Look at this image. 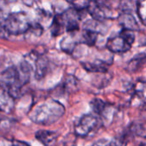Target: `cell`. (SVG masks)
Wrapping results in <instances>:
<instances>
[{"label":"cell","instance_id":"1","mask_svg":"<svg viewBox=\"0 0 146 146\" xmlns=\"http://www.w3.org/2000/svg\"><path fill=\"white\" fill-rule=\"evenodd\" d=\"M32 72L28 62H22L18 68L9 67L0 74V88L7 92L14 99L21 96V88L30 79Z\"/></svg>","mask_w":146,"mask_h":146},{"label":"cell","instance_id":"2","mask_svg":"<svg viewBox=\"0 0 146 146\" xmlns=\"http://www.w3.org/2000/svg\"><path fill=\"white\" fill-rule=\"evenodd\" d=\"M64 113V106L57 100L50 98L35 105L28 116L36 124L50 126L62 118Z\"/></svg>","mask_w":146,"mask_h":146},{"label":"cell","instance_id":"3","mask_svg":"<svg viewBox=\"0 0 146 146\" xmlns=\"http://www.w3.org/2000/svg\"><path fill=\"white\" fill-rule=\"evenodd\" d=\"M135 40V33L132 30L121 29V32L108 38L106 43L107 49L113 53H125L132 48Z\"/></svg>","mask_w":146,"mask_h":146},{"label":"cell","instance_id":"4","mask_svg":"<svg viewBox=\"0 0 146 146\" xmlns=\"http://www.w3.org/2000/svg\"><path fill=\"white\" fill-rule=\"evenodd\" d=\"M32 24L28 15L25 12H16L9 14L3 20V27L7 33L18 35L26 33Z\"/></svg>","mask_w":146,"mask_h":146},{"label":"cell","instance_id":"5","mask_svg":"<svg viewBox=\"0 0 146 146\" xmlns=\"http://www.w3.org/2000/svg\"><path fill=\"white\" fill-rule=\"evenodd\" d=\"M103 121L99 116L86 114L81 116L74 126V133L80 138H86L96 133L102 126Z\"/></svg>","mask_w":146,"mask_h":146},{"label":"cell","instance_id":"6","mask_svg":"<svg viewBox=\"0 0 146 146\" xmlns=\"http://www.w3.org/2000/svg\"><path fill=\"white\" fill-rule=\"evenodd\" d=\"M91 108L93 110L94 114L99 116L100 118H113V110L112 106L106 104L104 101L99 98H94L91 103Z\"/></svg>","mask_w":146,"mask_h":146},{"label":"cell","instance_id":"7","mask_svg":"<svg viewBox=\"0 0 146 146\" xmlns=\"http://www.w3.org/2000/svg\"><path fill=\"white\" fill-rule=\"evenodd\" d=\"M118 19L123 29L132 30L133 32L139 30V27L138 25L137 21L135 20L133 14L130 13L129 11L123 10L122 12H121L120 15H118Z\"/></svg>","mask_w":146,"mask_h":146},{"label":"cell","instance_id":"8","mask_svg":"<svg viewBox=\"0 0 146 146\" xmlns=\"http://www.w3.org/2000/svg\"><path fill=\"white\" fill-rule=\"evenodd\" d=\"M86 11L97 21H103L107 19V15L98 0H91L86 6Z\"/></svg>","mask_w":146,"mask_h":146},{"label":"cell","instance_id":"9","mask_svg":"<svg viewBox=\"0 0 146 146\" xmlns=\"http://www.w3.org/2000/svg\"><path fill=\"white\" fill-rule=\"evenodd\" d=\"M81 65L83 68L91 73H107L109 67L110 65V62H107L105 61L102 60H96L94 62H82Z\"/></svg>","mask_w":146,"mask_h":146},{"label":"cell","instance_id":"10","mask_svg":"<svg viewBox=\"0 0 146 146\" xmlns=\"http://www.w3.org/2000/svg\"><path fill=\"white\" fill-rule=\"evenodd\" d=\"M146 63V54L139 53L133 57L128 62L126 67V69L129 73H136L140 70Z\"/></svg>","mask_w":146,"mask_h":146},{"label":"cell","instance_id":"11","mask_svg":"<svg viewBox=\"0 0 146 146\" xmlns=\"http://www.w3.org/2000/svg\"><path fill=\"white\" fill-rule=\"evenodd\" d=\"M14 109V98L0 88V112L9 114Z\"/></svg>","mask_w":146,"mask_h":146},{"label":"cell","instance_id":"12","mask_svg":"<svg viewBox=\"0 0 146 146\" xmlns=\"http://www.w3.org/2000/svg\"><path fill=\"white\" fill-rule=\"evenodd\" d=\"M57 133L48 130H39L36 133V139L44 146H50L54 144L57 139Z\"/></svg>","mask_w":146,"mask_h":146},{"label":"cell","instance_id":"13","mask_svg":"<svg viewBox=\"0 0 146 146\" xmlns=\"http://www.w3.org/2000/svg\"><path fill=\"white\" fill-rule=\"evenodd\" d=\"M48 62L45 57L39 56L35 59V67L33 68L34 71V75L37 80H41L44 77L47 72Z\"/></svg>","mask_w":146,"mask_h":146},{"label":"cell","instance_id":"14","mask_svg":"<svg viewBox=\"0 0 146 146\" xmlns=\"http://www.w3.org/2000/svg\"><path fill=\"white\" fill-rule=\"evenodd\" d=\"M98 36V32L92 27H84L83 33H82V39L85 44H86L89 46H92L95 44L97 38Z\"/></svg>","mask_w":146,"mask_h":146},{"label":"cell","instance_id":"15","mask_svg":"<svg viewBox=\"0 0 146 146\" xmlns=\"http://www.w3.org/2000/svg\"><path fill=\"white\" fill-rule=\"evenodd\" d=\"M146 91V81L138 80L133 82L130 87V92L133 97H142Z\"/></svg>","mask_w":146,"mask_h":146},{"label":"cell","instance_id":"16","mask_svg":"<svg viewBox=\"0 0 146 146\" xmlns=\"http://www.w3.org/2000/svg\"><path fill=\"white\" fill-rule=\"evenodd\" d=\"M136 9L140 21L146 27V0H137Z\"/></svg>","mask_w":146,"mask_h":146},{"label":"cell","instance_id":"17","mask_svg":"<svg viewBox=\"0 0 146 146\" xmlns=\"http://www.w3.org/2000/svg\"><path fill=\"white\" fill-rule=\"evenodd\" d=\"M92 146H117L114 139H102L98 140L97 142H95Z\"/></svg>","mask_w":146,"mask_h":146},{"label":"cell","instance_id":"18","mask_svg":"<svg viewBox=\"0 0 146 146\" xmlns=\"http://www.w3.org/2000/svg\"><path fill=\"white\" fill-rule=\"evenodd\" d=\"M13 146H30V145H28L27 143H26L24 141L13 139Z\"/></svg>","mask_w":146,"mask_h":146},{"label":"cell","instance_id":"19","mask_svg":"<svg viewBox=\"0 0 146 146\" xmlns=\"http://www.w3.org/2000/svg\"><path fill=\"white\" fill-rule=\"evenodd\" d=\"M139 146H146V137H145V138L142 139L141 143L139 144Z\"/></svg>","mask_w":146,"mask_h":146}]
</instances>
